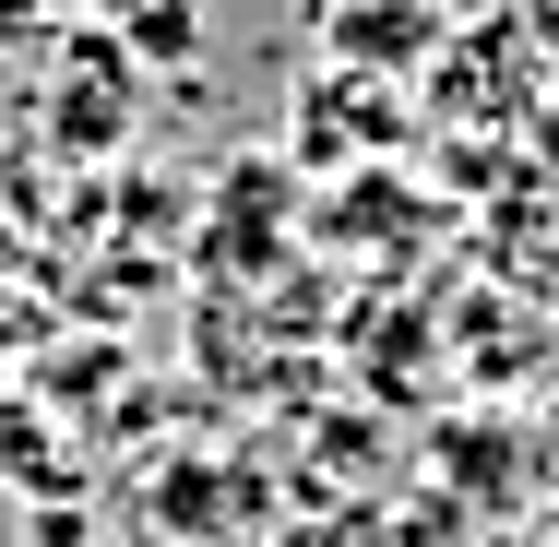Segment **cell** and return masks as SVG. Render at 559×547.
Returning <instances> with one entry per match:
<instances>
[{"mask_svg":"<svg viewBox=\"0 0 559 547\" xmlns=\"http://www.w3.org/2000/svg\"><path fill=\"white\" fill-rule=\"evenodd\" d=\"M119 36H131V60H191L203 48V0H108Z\"/></svg>","mask_w":559,"mask_h":547,"instance_id":"obj_1","label":"cell"},{"mask_svg":"<svg viewBox=\"0 0 559 547\" xmlns=\"http://www.w3.org/2000/svg\"><path fill=\"white\" fill-rule=\"evenodd\" d=\"M24 547H96V524H84V512H36V524H24Z\"/></svg>","mask_w":559,"mask_h":547,"instance_id":"obj_2","label":"cell"},{"mask_svg":"<svg viewBox=\"0 0 559 547\" xmlns=\"http://www.w3.org/2000/svg\"><path fill=\"white\" fill-rule=\"evenodd\" d=\"M36 24H48V0H0V48H24Z\"/></svg>","mask_w":559,"mask_h":547,"instance_id":"obj_3","label":"cell"},{"mask_svg":"<svg viewBox=\"0 0 559 547\" xmlns=\"http://www.w3.org/2000/svg\"><path fill=\"white\" fill-rule=\"evenodd\" d=\"M48 12H72V0H48Z\"/></svg>","mask_w":559,"mask_h":547,"instance_id":"obj_4","label":"cell"}]
</instances>
